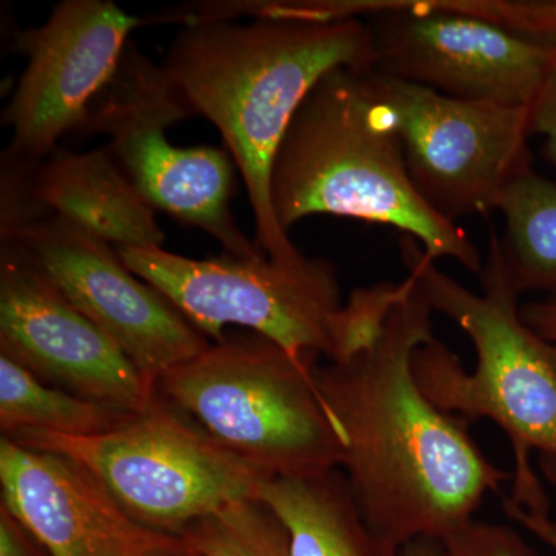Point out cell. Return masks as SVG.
<instances>
[{
	"label": "cell",
	"instance_id": "6da1fadb",
	"mask_svg": "<svg viewBox=\"0 0 556 556\" xmlns=\"http://www.w3.org/2000/svg\"><path fill=\"white\" fill-rule=\"evenodd\" d=\"M433 313L412 278L367 346L314 365L318 396L343 442V473L362 517L390 551L444 541L511 473L486 459L468 420L420 390L413 356L434 339Z\"/></svg>",
	"mask_w": 556,
	"mask_h": 556
},
{
	"label": "cell",
	"instance_id": "7a4b0ae2",
	"mask_svg": "<svg viewBox=\"0 0 556 556\" xmlns=\"http://www.w3.org/2000/svg\"><path fill=\"white\" fill-rule=\"evenodd\" d=\"M375 40L364 20L295 22L254 17L186 25L163 68L193 115L211 121L239 167L255 222V244L280 265L305 255L281 228L270 178L285 135L318 80L336 68L371 72Z\"/></svg>",
	"mask_w": 556,
	"mask_h": 556
},
{
	"label": "cell",
	"instance_id": "3957f363",
	"mask_svg": "<svg viewBox=\"0 0 556 556\" xmlns=\"http://www.w3.org/2000/svg\"><path fill=\"white\" fill-rule=\"evenodd\" d=\"M397 247L408 277L428 305L455 321L477 354V365L468 371L437 338L424 343L413 356L420 390L450 415L468 422L493 420L514 450L508 500L529 514L551 517V500L532 455L556 459V353L522 320L501 237L490 232L478 294L439 269L437 260L413 237H399Z\"/></svg>",
	"mask_w": 556,
	"mask_h": 556
},
{
	"label": "cell",
	"instance_id": "277c9868",
	"mask_svg": "<svg viewBox=\"0 0 556 556\" xmlns=\"http://www.w3.org/2000/svg\"><path fill=\"white\" fill-rule=\"evenodd\" d=\"M368 73L332 70L300 105L270 178L278 223L287 232L311 215L390 226L413 237L431 258L455 260L479 276L484 260L466 230L416 189L393 112Z\"/></svg>",
	"mask_w": 556,
	"mask_h": 556
},
{
	"label": "cell",
	"instance_id": "5b68a950",
	"mask_svg": "<svg viewBox=\"0 0 556 556\" xmlns=\"http://www.w3.org/2000/svg\"><path fill=\"white\" fill-rule=\"evenodd\" d=\"M131 273L156 289L203 336L251 329L306 364L340 362L367 346L404 285L356 289L342 300L338 269L325 258L285 266L268 257H182L163 248L116 249Z\"/></svg>",
	"mask_w": 556,
	"mask_h": 556
},
{
	"label": "cell",
	"instance_id": "8992f818",
	"mask_svg": "<svg viewBox=\"0 0 556 556\" xmlns=\"http://www.w3.org/2000/svg\"><path fill=\"white\" fill-rule=\"evenodd\" d=\"M314 365L258 334L225 336L166 372L156 394L268 477L318 473L345 452Z\"/></svg>",
	"mask_w": 556,
	"mask_h": 556
},
{
	"label": "cell",
	"instance_id": "52a82bcc",
	"mask_svg": "<svg viewBox=\"0 0 556 556\" xmlns=\"http://www.w3.org/2000/svg\"><path fill=\"white\" fill-rule=\"evenodd\" d=\"M5 438L76 460L135 521L181 538L200 519L255 500L260 482L268 478L159 394L146 412L110 433L65 437L21 430Z\"/></svg>",
	"mask_w": 556,
	"mask_h": 556
},
{
	"label": "cell",
	"instance_id": "ba28073f",
	"mask_svg": "<svg viewBox=\"0 0 556 556\" xmlns=\"http://www.w3.org/2000/svg\"><path fill=\"white\" fill-rule=\"evenodd\" d=\"M300 22L368 20L375 68L464 101L530 108L554 54L481 17L438 0H306L292 2Z\"/></svg>",
	"mask_w": 556,
	"mask_h": 556
},
{
	"label": "cell",
	"instance_id": "9c48e42d",
	"mask_svg": "<svg viewBox=\"0 0 556 556\" xmlns=\"http://www.w3.org/2000/svg\"><path fill=\"white\" fill-rule=\"evenodd\" d=\"M190 115L163 65L129 43L80 130L108 135L113 159L153 207L204 230L226 254L266 257L230 212L233 161L228 153L211 146L178 148L167 138V127Z\"/></svg>",
	"mask_w": 556,
	"mask_h": 556
},
{
	"label": "cell",
	"instance_id": "30bf717a",
	"mask_svg": "<svg viewBox=\"0 0 556 556\" xmlns=\"http://www.w3.org/2000/svg\"><path fill=\"white\" fill-rule=\"evenodd\" d=\"M372 89L393 112L409 177L455 223L496 211L504 190L532 169L530 109L464 101L380 73Z\"/></svg>",
	"mask_w": 556,
	"mask_h": 556
},
{
	"label": "cell",
	"instance_id": "8fae6325",
	"mask_svg": "<svg viewBox=\"0 0 556 556\" xmlns=\"http://www.w3.org/2000/svg\"><path fill=\"white\" fill-rule=\"evenodd\" d=\"M2 241L21 249L130 358L156 391L170 369L211 343L155 288L127 268L118 251L56 215L33 207L2 214Z\"/></svg>",
	"mask_w": 556,
	"mask_h": 556
},
{
	"label": "cell",
	"instance_id": "7c38bea8",
	"mask_svg": "<svg viewBox=\"0 0 556 556\" xmlns=\"http://www.w3.org/2000/svg\"><path fill=\"white\" fill-rule=\"evenodd\" d=\"M0 356L108 407L142 413L156 399L121 348L7 241L0 255Z\"/></svg>",
	"mask_w": 556,
	"mask_h": 556
},
{
	"label": "cell",
	"instance_id": "4fadbf2b",
	"mask_svg": "<svg viewBox=\"0 0 556 556\" xmlns=\"http://www.w3.org/2000/svg\"><path fill=\"white\" fill-rule=\"evenodd\" d=\"M139 24L110 0H65L42 27L16 33L28 64L5 113L13 156L38 163L65 134L83 129Z\"/></svg>",
	"mask_w": 556,
	"mask_h": 556
},
{
	"label": "cell",
	"instance_id": "5bb4252c",
	"mask_svg": "<svg viewBox=\"0 0 556 556\" xmlns=\"http://www.w3.org/2000/svg\"><path fill=\"white\" fill-rule=\"evenodd\" d=\"M2 501L49 556H190L185 538L135 521L76 460L0 438Z\"/></svg>",
	"mask_w": 556,
	"mask_h": 556
},
{
	"label": "cell",
	"instance_id": "9a60e30c",
	"mask_svg": "<svg viewBox=\"0 0 556 556\" xmlns=\"http://www.w3.org/2000/svg\"><path fill=\"white\" fill-rule=\"evenodd\" d=\"M40 208L115 249L161 248L155 207L121 169L110 150L60 153L40 164L28 182Z\"/></svg>",
	"mask_w": 556,
	"mask_h": 556
},
{
	"label": "cell",
	"instance_id": "2e32d148",
	"mask_svg": "<svg viewBox=\"0 0 556 556\" xmlns=\"http://www.w3.org/2000/svg\"><path fill=\"white\" fill-rule=\"evenodd\" d=\"M255 500L283 526L291 556H399L369 529L340 468L265 478Z\"/></svg>",
	"mask_w": 556,
	"mask_h": 556
},
{
	"label": "cell",
	"instance_id": "e0dca14e",
	"mask_svg": "<svg viewBox=\"0 0 556 556\" xmlns=\"http://www.w3.org/2000/svg\"><path fill=\"white\" fill-rule=\"evenodd\" d=\"M496 211L506 222L501 247L518 294L556 298V182L526 170L504 190Z\"/></svg>",
	"mask_w": 556,
	"mask_h": 556
},
{
	"label": "cell",
	"instance_id": "ac0fdd59",
	"mask_svg": "<svg viewBox=\"0 0 556 556\" xmlns=\"http://www.w3.org/2000/svg\"><path fill=\"white\" fill-rule=\"evenodd\" d=\"M138 413L108 407L49 386L16 362L0 356V430H42L65 437H98L126 426Z\"/></svg>",
	"mask_w": 556,
	"mask_h": 556
},
{
	"label": "cell",
	"instance_id": "d6986e66",
	"mask_svg": "<svg viewBox=\"0 0 556 556\" xmlns=\"http://www.w3.org/2000/svg\"><path fill=\"white\" fill-rule=\"evenodd\" d=\"M182 538L199 556H291L283 526L257 500L230 504L200 519Z\"/></svg>",
	"mask_w": 556,
	"mask_h": 556
},
{
	"label": "cell",
	"instance_id": "ffe728a7",
	"mask_svg": "<svg viewBox=\"0 0 556 556\" xmlns=\"http://www.w3.org/2000/svg\"><path fill=\"white\" fill-rule=\"evenodd\" d=\"M456 13L481 17L556 56V0H438Z\"/></svg>",
	"mask_w": 556,
	"mask_h": 556
},
{
	"label": "cell",
	"instance_id": "44dd1931",
	"mask_svg": "<svg viewBox=\"0 0 556 556\" xmlns=\"http://www.w3.org/2000/svg\"><path fill=\"white\" fill-rule=\"evenodd\" d=\"M441 556H538L511 527L471 519L441 541Z\"/></svg>",
	"mask_w": 556,
	"mask_h": 556
},
{
	"label": "cell",
	"instance_id": "7402d4cb",
	"mask_svg": "<svg viewBox=\"0 0 556 556\" xmlns=\"http://www.w3.org/2000/svg\"><path fill=\"white\" fill-rule=\"evenodd\" d=\"M529 109L530 131L544 138L546 156L556 167V56Z\"/></svg>",
	"mask_w": 556,
	"mask_h": 556
},
{
	"label": "cell",
	"instance_id": "603a6c76",
	"mask_svg": "<svg viewBox=\"0 0 556 556\" xmlns=\"http://www.w3.org/2000/svg\"><path fill=\"white\" fill-rule=\"evenodd\" d=\"M541 473L547 479L548 484L554 486L556 492V459L546 456H538ZM503 510L506 511L508 518L514 519L519 526L529 530L538 540L543 541L546 546L556 552V521L551 517H538V515L529 514L525 508L519 507L514 501L504 497Z\"/></svg>",
	"mask_w": 556,
	"mask_h": 556
},
{
	"label": "cell",
	"instance_id": "cb8c5ba5",
	"mask_svg": "<svg viewBox=\"0 0 556 556\" xmlns=\"http://www.w3.org/2000/svg\"><path fill=\"white\" fill-rule=\"evenodd\" d=\"M0 556H49L20 519L0 504Z\"/></svg>",
	"mask_w": 556,
	"mask_h": 556
},
{
	"label": "cell",
	"instance_id": "d4e9b609",
	"mask_svg": "<svg viewBox=\"0 0 556 556\" xmlns=\"http://www.w3.org/2000/svg\"><path fill=\"white\" fill-rule=\"evenodd\" d=\"M521 317L527 327L546 340L556 353V298L532 300L521 305Z\"/></svg>",
	"mask_w": 556,
	"mask_h": 556
},
{
	"label": "cell",
	"instance_id": "484cf974",
	"mask_svg": "<svg viewBox=\"0 0 556 556\" xmlns=\"http://www.w3.org/2000/svg\"><path fill=\"white\" fill-rule=\"evenodd\" d=\"M399 556H441V543L434 540H420L412 541L407 546L399 551Z\"/></svg>",
	"mask_w": 556,
	"mask_h": 556
},
{
	"label": "cell",
	"instance_id": "4316f807",
	"mask_svg": "<svg viewBox=\"0 0 556 556\" xmlns=\"http://www.w3.org/2000/svg\"><path fill=\"white\" fill-rule=\"evenodd\" d=\"M190 556H199V555H197V554H193V552H192V555H190Z\"/></svg>",
	"mask_w": 556,
	"mask_h": 556
}]
</instances>
